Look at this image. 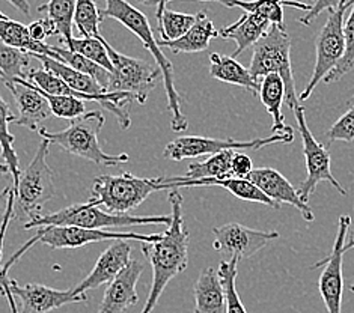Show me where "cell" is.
<instances>
[{
  "label": "cell",
  "instance_id": "obj_1",
  "mask_svg": "<svg viewBox=\"0 0 354 313\" xmlns=\"http://www.w3.org/2000/svg\"><path fill=\"white\" fill-rule=\"evenodd\" d=\"M169 204L172 207L171 223L158 241L142 243V252L153 268V283L140 313H153L154 307L174 277L183 273L189 264L190 234L184 225L183 196L178 190H171Z\"/></svg>",
  "mask_w": 354,
  "mask_h": 313
},
{
  "label": "cell",
  "instance_id": "obj_2",
  "mask_svg": "<svg viewBox=\"0 0 354 313\" xmlns=\"http://www.w3.org/2000/svg\"><path fill=\"white\" fill-rule=\"evenodd\" d=\"M106 8L100 10L101 21L107 19H113L124 24L130 32H133L140 41L143 47L153 55L157 66L162 73L166 95H167V108L172 113V130L175 133H183L187 130L189 122L181 110V97L175 88L174 79V66L169 59L165 56L162 48L158 46V41L154 37V32L151 29L148 17L139 11L138 8L130 5L127 0H104Z\"/></svg>",
  "mask_w": 354,
  "mask_h": 313
},
{
  "label": "cell",
  "instance_id": "obj_3",
  "mask_svg": "<svg viewBox=\"0 0 354 313\" xmlns=\"http://www.w3.org/2000/svg\"><path fill=\"white\" fill-rule=\"evenodd\" d=\"M106 122L104 115L94 110L73 120L65 130L57 133H48L46 129H39L37 133L48 143H53L68 154L82 157L89 162L101 166H120L127 163L129 154L111 155L101 149L98 143V134Z\"/></svg>",
  "mask_w": 354,
  "mask_h": 313
},
{
  "label": "cell",
  "instance_id": "obj_4",
  "mask_svg": "<svg viewBox=\"0 0 354 313\" xmlns=\"http://www.w3.org/2000/svg\"><path fill=\"white\" fill-rule=\"evenodd\" d=\"M171 216H130L104 213L100 207L88 200L86 204L71 205L56 213L38 216L24 223V229H38L47 226H77L85 229H118V227L145 226V225H169Z\"/></svg>",
  "mask_w": 354,
  "mask_h": 313
},
{
  "label": "cell",
  "instance_id": "obj_5",
  "mask_svg": "<svg viewBox=\"0 0 354 313\" xmlns=\"http://www.w3.org/2000/svg\"><path fill=\"white\" fill-rule=\"evenodd\" d=\"M291 38L285 29L276 24L270 26L263 39L254 46V55L249 71L255 80H263L268 74L281 75L285 83V103L292 110L300 106V99L296 92L291 66Z\"/></svg>",
  "mask_w": 354,
  "mask_h": 313
},
{
  "label": "cell",
  "instance_id": "obj_6",
  "mask_svg": "<svg viewBox=\"0 0 354 313\" xmlns=\"http://www.w3.org/2000/svg\"><path fill=\"white\" fill-rule=\"evenodd\" d=\"M162 234H139V232H118V231H104V229H85L77 226H47L38 227L37 235L23 244L14 255L6 262L2 268V273L6 274L17 260L26 253L33 244L41 243L48 245L50 249H79L83 245L92 243L103 241H140V243H154L158 241Z\"/></svg>",
  "mask_w": 354,
  "mask_h": 313
},
{
  "label": "cell",
  "instance_id": "obj_7",
  "mask_svg": "<svg viewBox=\"0 0 354 313\" xmlns=\"http://www.w3.org/2000/svg\"><path fill=\"white\" fill-rule=\"evenodd\" d=\"M160 190H163L160 178H139L129 172L100 175L94 180L89 200L97 207L103 205L111 214H129L151 193Z\"/></svg>",
  "mask_w": 354,
  "mask_h": 313
},
{
  "label": "cell",
  "instance_id": "obj_8",
  "mask_svg": "<svg viewBox=\"0 0 354 313\" xmlns=\"http://www.w3.org/2000/svg\"><path fill=\"white\" fill-rule=\"evenodd\" d=\"M48 145L50 143L44 139L39 143L35 157L21 172L19 187L14 191L15 205L19 207L20 214L29 217V220L38 217L43 207L56 194L53 172L47 164Z\"/></svg>",
  "mask_w": 354,
  "mask_h": 313
},
{
  "label": "cell",
  "instance_id": "obj_9",
  "mask_svg": "<svg viewBox=\"0 0 354 313\" xmlns=\"http://www.w3.org/2000/svg\"><path fill=\"white\" fill-rule=\"evenodd\" d=\"M354 0H348L347 3L339 6L336 11L328 12L327 21L319 30L315 39L317 48V59L315 66L312 71L310 80L301 91L299 99L305 101L310 97L312 92L318 86L319 82H323L328 74H330L345 53V37H344V24H345V14L353 6Z\"/></svg>",
  "mask_w": 354,
  "mask_h": 313
},
{
  "label": "cell",
  "instance_id": "obj_10",
  "mask_svg": "<svg viewBox=\"0 0 354 313\" xmlns=\"http://www.w3.org/2000/svg\"><path fill=\"white\" fill-rule=\"evenodd\" d=\"M294 140V129L290 126L283 133L272 134L268 137L254 139V140H234V139H214L202 136H180L166 145L163 157L172 162H181L185 158H198L202 155H214L223 151H243L252 149L258 151L274 143H291Z\"/></svg>",
  "mask_w": 354,
  "mask_h": 313
},
{
  "label": "cell",
  "instance_id": "obj_11",
  "mask_svg": "<svg viewBox=\"0 0 354 313\" xmlns=\"http://www.w3.org/2000/svg\"><path fill=\"white\" fill-rule=\"evenodd\" d=\"M107 53L113 64L107 92H124L131 95L139 104H145L149 92L162 77L158 66L116 52L111 44L107 46Z\"/></svg>",
  "mask_w": 354,
  "mask_h": 313
},
{
  "label": "cell",
  "instance_id": "obj_12",
  "mask_svg": "<svg viewBox=\"0 0 354 313\" xmlns=\"http://www.w3.org/2000/svg\"><path fill=\"white\" fill-rule=\"evenodd\" d=\"M294 115H296V120H297L299 133L303 142V154H305L306 169H308L306 180L300 184V187L297 190L300 198L308 204L309 198L317 190V185L323 181L332 184L333 187L338 190V193L342 194V196H347V190L342 187L339 181L336 180L330 171V162H332L330 154H328V151L326 149L323 143H319L309 130V126L306 124V117H305V108L299 106L296 110H294Z\"/></svg>",
  "mask_w": 354,
  "mask_h": 313
},
{
  "label": "cell",
  "instance_id": "obj_13",
  "mask_svg": "<svg viewBox=\"0 0 354 313\" xmlns=\"http://www.w3.org/2000/svg\"><path fill=\"white\" fill-rule=\"evenodd\" d=\"M351 226V218L348 216H341L338 222V232L333 243V250L330 256L323 262H318L314 268L326 265L322 276H319V295H322L327 313H341L342 292H344V277H342V260H344V245L347 241V235Z\"/></svg>",
  "mask_w": 354,
  "mask_h": 313
},
{
  "label": "cell",
  "instance_id": "obj_14",
  "mask_svg": "<svg viewBox=\"0 0 354 313\" xmlns=\"http://www.w3.org/2000/svg\"><path fill=\"white\" fill-rule=\"evenodd\" d=\"M213 247L230 259H248L263 250L268 243L279 238L277 232L250 229L240 223H227L213 229Z\"/></svg>",
  "mask_w": 354,
  "mask_h": 313
},
{
  "label": "cell",
  "instance_id": "obj_15",
  "mask_svg": "<svg viewBox=\"0 0 354 313\" xmlns=\"http://www.w3.org/2000/svg\"><path fill=\"white\" fill-rule=\"evenodd\" d=\"M11 292L19 300V313H48L66 304L88 301L86 294H74L73 290L59 291L39 283L21 286L14 278H11Z\"/></svg>",
  "mask_w": 354,
  "mask_h": 313
},
{
  "label": "cell",
  "instance_id": "obj_16",
  "mask_svg": "<svg viewBox=\"0 0 354 313\" xmlns=\"http://www.w3.org/2000/svg\"><path fill=\"white\" fill-rule=\"evenodd\" d=\"M257 189L263 191L268 199H272L277 205H291L296 207L303 218L312 222L314 220V213L309 208L305 200L300 198L299 191L294 189V185L286 180V178L272 167H258L254 169L246 178Z\"/></svg>",
  "mask_w": 354,
  "mask_h": 313
},
{
  "label": "cell",
  "instance_id": "obj_17",
  "mask_svg": "<svg viewBox=\"0 0 354 313\" xmlns=\"http://www.w3.org/2000/svg\"><path fill=\"white\" fill-rule=\"evenodd\" d=\"M131 262V244L129 241H116L101 253L92 272L74 287V294H86L101 285L112 283Z\"/></svg>",
  "mask_w": 354,
  "mask_h": 313
},
{
  "label": "cell",
  "instance_id": "obj_18",
  "mask_svg": "<svg viewBox=\"0 0 354 313\" xmlns=\"http://www.w3.org/2000/svg\"><path fill=\"white\" fill-rule=\"evenodd\" d=\"M5 86L10 89L15 98L19 115L15 117V125L26 126L32 131L39 130V124L47 121L52 116V110L47 103V99L38 91L35 84L28 80L17 79L11 83H5Z\"/></svg>",
  "mask_w": 354,
  "mask_h": 313
},
{
  "label": "cell",
  "instance_id": "obj_19",
  "mask_svg": "<svg viewBox=\"0 0 354 313\" xmlns=\"http://www.w3.org/2000/svg\"><path fill=\"white\" fill-rule=\"evenodd\" d=\"M143 273L140 260L131 259L129 267L106 287L103 301L97 313H122L139 301L138 282Z\"/></svg>",
  "mask_w": 354,
  "mask_h": 313
},
{
  "label": "cell",
  "instance_id": "obj_20",
  "mask_svg": "<svg viewBox=\"0 0 354 313\" xmlns=\"http://www.w3.org/2000/svg\"><path fill=\"white\" fill-rule=\"evenodd\" d=\"M221 38V33L214 28V23L208 19L207 11L196 14V21L184 37L175 41H158L160 47H167L172 53H199L205 52L209 42Z\"/></svg>",
  "mask_w": 354,
  "mask_h": 313
},
{
  "label": "cell",
  "instance_id": "obj_21",
  "mask_svg": "<svg viewBox=\"0 0 354 313\" xmlns=\"http://www.w3.org/2000/svg\"><path fill=\"white\" fill-rule=\"evenodd\" d=\"M270 26H272V23L264 19V17H261L258 14L244 12L239 21H235L231 26L218 30V33H221V38L231 39L237 44V50H235L232 55V57L235 59L240 56L244 50L254 47L259 39H263Z\"/></svg>",
  "mask_w": 354,
  "mask_h": 313
},
{
  "label": "cell",
  "instance_id": "obj_22",
  "mask_svg": "<svg viewBox=\"0 0 354 313\" xmlns=\"http://www.w3.org/2000/svg\"><path fill=\"white\" fill-rule=\"evenodd\" d=\"M195 313H226L225 290L217 269L207 267L195 285Z\"/></svg>",
  "mask_w": 354,
  "mask_h": 313
},
{
  "label": "cell",
  "instance_id": "obj_23",
  "mask_svg": "<svg viewBox=\"0 0 354 313\" xmlns=\"http://www.w3.org/2000/svg\"><path fill=\"white\" fill-rule=\"evenodd\" d=\"M209 75L218 82L244 88L252 95H258L261 83L254 79L249 68L243 66L239 61H235L232 56L218 53L209 55Z\"/></svg>",
  "mask_w": 354,
  "mask_h": 313
},
{
  "label": "cell",
  "instance_id": "obj_24",
  "mask_svg": "<svg viewBox=\"0 0 354 313\" xmlns=\"http://www.w3.org/2000/svg\"><path fill=\"white\" fill-rule=\"evenodd\" d=\"M0 41L14 48L21 50V52L28 53L29 56L43 55L55 59V61H59V55L55 52L52 46L46 44V42L33 41L29 35L28 26L8 19L6 15L0 17Z\"/></svg>",
  "mask_w": 354,
  "mask_h": 313
},
{
  "label": "cell",
  "instance_id": "obj_25",
  "mask_svg": "<svg viewBox=\"0 0 354 313\" xmlns=\"http://www.w3.org/2000/svg\"><path fill=\"white\" fill-rule=\"evenodd\" d=\"M259 99L267 108V112L273 117L272 133H283L290 129L285 125V117L282 115V104L285 101V83L281 75L268 74L261 80L259 84Z\"/></svg>",
  "mask_w": 354,
  "mask_h": 313
},
{
  "label": "cell",
  "instance_id": "obj_26",
  "mask_svg": "<svg viewBox=\"0 0 354 313\" xmlns=\"http://www.w3.org/2000/svg\"><path fill=\"white\" fill-rule=\"evenodd\" d=\"M216 2L222 3L227 8H241L243 11L250 12V14H258L264 17L272 24H276L281 29H285L283 24V5L288 6H296L300 8L305 12L310 10L309 5L299 3V2H286V0H216Z\"/></svg>",
  "mask_w": 354,
  "mask_h": 313
},
{
  "label": "cell",
  "instance_id": "obj_27",
  "mask_svg": "<svg viewBox=\"0 0 354 313\" xmlns=\"http://www.w3.org/2000/svg\"><path fill=\"white\" fill-rule=\"evenodd\" d=\"M17 115L12 113L10 104L0 97V149H2V157L5 158V163L10 169V173L12 175V191L17 190L21 178L20 163L17 152L14 149V134L10 131V124L15 122Z\"/></svg>",
  "mask_w": 354,
  "mask_h": 313
},
{
  "label": "cell",
  "instance_id": "obj_28",
  "mask_svg": "<svg viewBox=\"0 0 354 313\" xmlns=\"http://www.w3.org/2000/svg\"><path fill=\"white\" fill-rule=\"evenodd\" d=\"M235 151H223L209 155L205 162L190 163L183 180H207V178L231 176V160Z\"/></svg>",
  "mask_w": 354,
  "mask_h": 313
},
{
  "label": "cell",
  "instance_id": "obj_29",
  "mask_svg": "<svg viewBox=\"0 0 354 313\" xmlns=\"http://www.w3.org/2000/svg\"><path fill=\"white\" fill-rule=\"evenodd\" d=\"M39 12L46 14L47 19L52 20L59 35L62 37L65 44L74 38L73 37V23H74V11H75V0H48L46 5L38 8Z\"/></svg>",
  "mask_w": 354,
  "mask_h": 313
},
{
  "label": "cell",
  "instance_id": "obj_30",
  "mask_svg": "<svg viewBox=\"0 0 354 313\" xmlns=\"http://www.w3.org/2000/svg\"><path fill=\"white\" fill-rule=\"evenodd\" d=\"M29 62L30 56L28 53L0 41V80L3 84L17 79L28 80V73L24 70L29 66Z\"/></svg>",
  "mask_w": 354,
  "mask_h": 313
},
{
  "label": "cell",
  "instance_id": "obj_31",
  "mask_svg": "<svg viewBox=\"0 0 354 313\" xmlns=\"http://www.w3.org/2000/svg\"><path fill=\"white\" fill-rule=\"evenodd\" d=\"M55 52L59 55V62H64L65 65H68L70 68L79 71L82 74H86L89 77L98 82V84L103 89L107 91L109 83H111V73L104 70L103 66H100L98 64L89 61V59L83 57L82 55H77L74 52H70L68 48H59L52 46Z\"/></svg>",
  "mask_w": 354,
  "mask_h": 313
},
{
  "label": "cell",
  "instance_id": "obj_32",
  "mask_svg": "<svg viewBox=\"0 0 354 313\" xmlns=\"http://www.w3.org/2000/svg\"><path fill=\"white\" fill-rule=\"evenodd\" d=\"M100 10L94 0H75L74 24L82 38H95L103 41L100 32Z\"/></svg>",
  "mask_w": 354,
  "mask_h": 313
},
{
  "label": "cell",
  "instance_id": "obj_33",
  "mask_svg": "<svg viewBox=\"0 0 354 313\" xmlns=\"http://www.w3.org/2000/svg\"><path fill=\"white\" fill-rule=\"evenodd\" d=\"M239 259H227L222 260L218 265V277L225 290L226 297V313H248L246 307L243 306V301L240 300V295L237 292V267Z\"/></svg>",
  "mask_w": 354,
  "mask_h": 313
},
{
  "label": "cell",
  "instance_id": "obj_34",
  "mask_svg": "<svg viewBox=\"0 0 354 313\" xmlns=\"http://www.w3.org/2000/svg\"><path fill=\"white\" fill-rule=\"evenodd\" d=\"M107 46L109 42L106 39L100 41L95 38H73L68 44H66V48H68L70 52L82 55L83 57L89 59V61L98 64L112 74L113 64L111 61V57H109Z\"/></svg>",
  "mask_w": 354,
  "mask_h": 313
},
{
  "label": "cell",
  "instance_id": "obj_35",
  "mask_svg": "<svg viewBox=\"0 0 354 313\" xmlns=\"http://www.w3.org/2000/svg\"><path fill=\"white\" fill-rule=\"evenodd\" d=\"M158 32L162 41H175L190 30V28L196 21V15L183 14L166 10L157 17Z\"/></svg>",
  "mask_w": 354,
  "mask_h": 313
},
{
  "label": "cell",
  "instance_id": "obj_36",
  "mask_svg": "<svg viewBox=\"0 0 354 313\" xmlns=\"http://www.w3.org/2000/svg\"><path fill=\"white\" fill-rule=\"evenodd\" d=\"M344 37H345V53L341 59L338 66L327 75L323 80L324 83L330 84L342 79L345 74H348L354 68V3L348 14V19L344 24Z\"/></svg>",
  "mask_w": 354,
  "mask_h": 313
},
{
  "label": "cell",
  "instance_id": "obj_37",
  "mask_svg": "<svg viewBox=\"0 0 354 313\" xmlns=\"http://www.w3.org/2000/svg\"><path fill=\"white\" fill-rule=\"evenodd\" d=\"M38 91L47 99V103L50 106V110H52V113L57 117H61V120L73 121V120H77V117H80L82 115L86 113L85 101L80 99V98L64 97V95H50V94H46V92H43L41 89H38Z\"/></svg>",
  "mask_w": 354,
  "mask_h": 313
},
{
  "label": "cell",
  "instance_id": "obj_38",
  "mask_svg": "<svg viewBox=\"0 0 354 313\" xmlns=\"http://www.w3.org/2000/svg\"><path fill=\"white\" fill-rule=\"evenodd\" d=\"M326 140L328 143H350L354 140V104L330 126V130L326 134Z\"/></svg>",
  "mask_w": 354,
  "mask_h": 313
},
{
  "label": "cell",
  "instance_id": "obj_39",
  "mask_svg": "<svg viewBox=\"0 0 354 313\" xmlns=\"http://www.w3.org/2000/svg\"><path fill=\"white\" fill-rule=\"evenodd\" d=\"M348 0H315V3L310 6V10L308 12H305V15L300 17L299 21L301 24H305V26H309L312 23V20L317 19V17L322 14L323 11H336L339 6H342L344 3H347Z\"/></svg>",
  "mask_w": 354,
  "mask_h": 313
},
{
  "label": "cell",
  "instance_id": "obj_40",
  "mask_svg": "<svg viewBox=\"0 0 354 313\" xmlns=\"http://www.w3.org/2000/svg\"><path fill=\"white\" fill-rule=\"evenodd\" d=\"M28 30H29V35L32 37V39L37 42H44V39L48 37L59 35L56 24L50 19H47V17L30 23L28 26Z\"/></svg>",
  "mask_w": 354,
  "mask_h": 313
},
{
  "label": "cell",
  "instance_id": "obj_41",
  "mask_svg": "<svg viewBox=\"0 0 354 313\" xmlns=\"http://www.w3.org/2000/svg\"><path fill=\"white\" fill-rule=\"evenodd\" d=\"M254 169H255L254 163H252V158L249 155L243 154L240 151L234 152L232 160H231V176L246 180Z\"/></svg>",
  "mask_w": 354,
  "mask_h": 313
},
{
  "label": "cell",
  "instance_id": "obj_42",
  "mask_svg": "<svg viewBox=\"0 0 354 313\" xmlns=\"http://www.w3.org/2000/svg\"><path fill=\"white\" fill-rule=\"evenodd\" d=\"M14 205H15V193L11 190L10 196H8L6 205H5V213L2 217V222H0V262H2V256H3V241H5L8 226H10V222L14 217Z\"/></svg>",
  "mask_w": 354,
  "mask_h": 313
},
{
  "label": "cell",
  "instance_id": "obj_43",
  "mask_svg": "<svg viewBox=\"0 0 354 313\" xmlns=\"http://www.w3.org/2000/svg\"><path fill=\"white\" fill-rule=\"evenodd\" d=\"M8 2H10L15 10H19L21 14H24V15H30V5H29V2L28 0H8Z\"/></svg>",
  "mask_w": 354,
  "mask_h": 313
},
{
  "label": "cell",
  "instance_id": "obj_44",
  "mask_svg": "<svg viewBox=\"0 0 354 313\" xmlns=\"http://www.w3.org/2000/svg\"><path fill=\"white\" fill-rule=\"evenodd\" d=\"M351 249H354V229H351V232L347 235V241H345L344 252H348Z\"/></svg>",
  "mask_w": 354,
  "mask_h": 313
},
{
  "label": "cell",
  "instance_id": "obj_45",
  "mask_svg": "<svg viewBox=\"0 0 354 313\" xmlns=\"http://www.w3.org/2000/svg\"><path fill=\"white\" fill-rule=\"evenodd\" d=\"M12 187H6L2 193H0V205H6L8 202V196H10Z\"/></svg>",
  "mask_w": 354,
  "mask_h": 313
},
{
  "label": "cell",
  "instance_id": "obj_46",
  "mask_svg": "<svg viewBox=\"0 0 354 313\" xmlns=\"http://www.w3.org/2000/svg\"><path fill=\"white\" fill-rule=\"evenodd\" d=\"M10 173V169H8L6 163H0V175H6Z\"/></svg>",
  "mask_w": 354,
  "mask_h": 313
},
{
  "label": "cell",
  "instance_id": "obj_47",
  "mask_svg": "<svg viewBox=\"0 0 354 313\" xmlns=\"http://www.w3.org/2000/svg\"><path fill=\"white\" fill-rule=\"evenodd\" d=\"M350 291H351V292H354V283H351V285H350Z\"/></svg>",
  "mask_w": 354,
  "mask_h": 313
},
{
  "label": "cell",
  "instance_id": "obj_48",
  "mask_svg": "<svg viewBox=\"0 0 354 313\" xmlns=\"http://www.w3.org/2000/svg\"><path fill=\"white\" fill-rule=\"evenodd\" d=\"M350 103H351V104H354V95H353V98H351V101H350Z\"/></svg>",
  "mask_w": 354,
  "mask_h": 313
},
{
  "label": "cell",
  "instance_id": "obj_49",
  "mask_svg": "<svg viewBox=\"0 0 354 313\" xmlns=\"http://www.w3.org/2000/svg\"><path fill=\"white\" fill-rule=\"evenodd\" d=\"M3 15H5V14H2V12H0V17H3Z\"/></svg>",
  "mask_w": 354,
  "mask_h": 313
}]
</instances>
